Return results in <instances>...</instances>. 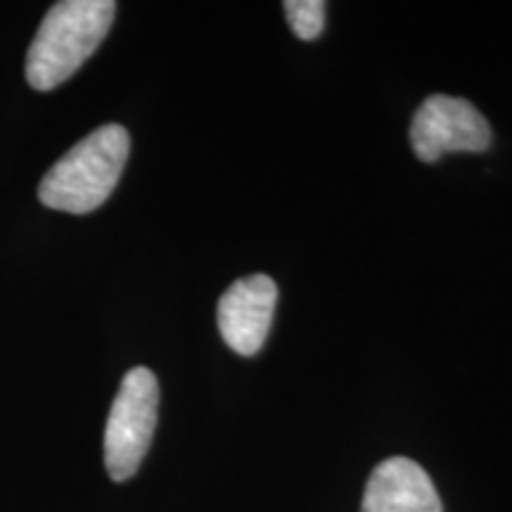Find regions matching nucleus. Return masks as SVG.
<instances>
[{
  "label": "nucleus",
  "instance_id": "1",
  "mask_svg": "<svg viewBox=\"0 0 512 512\" xmlns=\"http://www.w3.org/2000/svg\"><path fill=\"white\" fill-rule=\"evenodd\" d=\"M117 3L62 0L43 17L27 53V81L36 91H53L79 72L110 31Z\"/></svg>",
  "mask_w": 512,
  "mask_h": 512
},
{
  "label": "nucleus",
  "instance_id": "2",
  "mask_svg": "<svg viewBox=\"0 0 512 512\" xmlns=\"http://www.w3.org/2000/svg\"><path fill=\"white\" fill-rule=\"evenodd\" d=\"M128 152L131 138L124 126L105 124L95 128L43 176L38 200L55 211L91 214L117 188Z\"/></svg>",
  "mask_w": 512,
  "mask_h": 512
},
{
  "label": "nucleus",
  "instance_id": "3",
  "mask_svg": "<svg viewBox=\"0 0 512 512\" xmlns=\"http://www.w3.org/2000/svg\"><path fill=\"white\" fill-rule=\"evenodd\" d=\"M157 408L159 382L155 373L143 366L128 370L105 427V467L114 482H126L138 472L155 437Z\"/></svg>",
  "mask_w": 512,
  "mask_h": 512
},
{
  "label": "nucleus",
  "instance_id": "4",
  "mask_svg": "<svg viewBox=\"0 0 512 512\" xmlns=\"http://www.w3.org/2000/svg\"><path fill=\"white\" fill-rule=\"evenodd\" d=\"M411 145L422 162H439L448 152H484L491 128L472 102L451 95H432L415 112Z\"/></svg>",
  "mask_w": 512,
  "mask_h": 512
},
{
  "label": "nucleus",
  "instance_id": "5",
  "mask_svg": "<svg viewBox=\"0 0 512 512\" xmlns=\"http://www.w3.org/2000/svg\"><path fill=\"white\" fill-rule=\"evenodd\" d=\"M275 302L278 285L268 275L254 273L235 280L216 309L223 342L240 356L259 354L271 332Z\"/></svg>",
  "mask_w": 512,
  "mask_h": 512
},
{
  "label": "nucleus",
  "instance_id": "6",
  "mask_svg": "<svg viewBox=\"0 0 512 512\" xmlns=\"http://www.w3.org/2000/svg\"><path fill=\"white\" fill-rule=\"evenodd\" d=\"M361 512H444L432 477L411 458H387L366 484Z\"/></svg>",
  "mask_w": 512,
  "mask_h": 512
},
{
  "label": "nucleus",
  "instance_id": "7",
  "mask_svg": "<svg viewBox=\"0 0 512 512\" xmlns=\"http://www.w3.org/2000/svg\"><path fill=\"white\" fill-rule=\"evenodd\" d=\"M285 17L290 22L294 36L302 41H313L323 34L325 3L323 0H287L283 5Z\"/></svg>",
  "mask_w": 512,
  "mask_h": 512
}]
</instances>
